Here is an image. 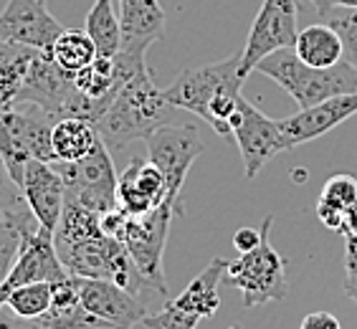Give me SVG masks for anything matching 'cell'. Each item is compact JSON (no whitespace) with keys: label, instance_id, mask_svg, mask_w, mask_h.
Here are the masks:
<instances>
[{"label":"cell","instance_id":"cell-1","mask_svg":"<svg viewBox=\"0 0 357 329\" xmlns=\"http://www.w3.org/2000/svg\"><path fill=\"white\" fill-rule=\"evenodd\" d=\"M175 112L178 107L165 96V89H158L150 69L142 66L122 84L94 127L109 150H122L135 139H144L162 124L180 122Z\"/></svg>","mask_w":357,"mask_h":329},{"label":"cell","instance_id":"cell-2","mask_svg":"<svg viewBox=\"0 0 357 329\" xmlns=\"http://www.w3.org/2000/svg\"><path fill=\"white\" fill-rule=\"evenodd\" d=\"M259 74L268 76L276 82L296 102L299 109L314 107V104L332 99L337 94H350L357 91V71L350 61H340L327 69H317L304 63L296 56L294 48H279L274 54L256 63Z\"/></svg>","mask_w":357,"mask_h":329},{"label":"cell","instance_id":"cell-3","mask_svg":"<svg viewBox=\"0 0 357 329\" xmlns=\"http://www.w3.org/2000/svg\"><path fill=\"white\" fill-rule=\"evenodd\" d=\"M13 104H38L51 117H82L94 124L104 109L94 99L84 96L74 82V74L61 69L48 51H38L28 66L23 86Z\"/></svg>","mask_w":357,"mask_h":329},{"label":"cell","instance_id":"cell-4","mask_svg":"<svg viewBox=\"0 0 357 329\" xmlns=\"http://www.w3.org/2000/svg\"><path fill=\"white\" fill-rule=\"evenodd\" d=\"M10 104L0 112V158L8 178L21 188L23 172L31 160L54 162V132L56 117H51L38 104Z\"/></svg>","mask_w":357,"mask_h":329},{"label":"cell","instance_id":"cell-5","mask_svg":"<svg viewBox=\"0 0 357 329\" xmlns=\"http://www.w3.org/2000/svg\"><path fill=\"white\" fill-rule=\"evenodd\" d=\"M271 223H274V215H266L261 223V243L248 254H238V259L228 263V271L223 276L228 286L241 291L246 309L266 302H282L289 296L287 261L268 243Z\"/></svg>","mask_w":357,"mask_h":329},{"label":"cell","instance_id":"cell-6","mask_svg":"<svg viewBox=\"0 0 357 329\" xmlns=\"http://www.w3.org/2000/svg\"><path fill=\"white\" fill-rule=\"evenodd\" d=\"M175 213H178V203H162L142 215H130L124 223L122 238H119L124 248L130 251L132 261L137 263L139 274L150 282V286L160 296L167 294L162 256H165L170 220Z\"/></svg>","mask_w":357,"mask_h":329},{"label":"cell","instance_id":"cell-7","mask_svg":"<svg viewBox=\"0 0 357 329\" xmlns=\"http://www.w3.org/2000/svg\"><path fill=\"white\" fill-rule=\"evenodd\" d=\"M54 167L59 170L66 188V200H76L82 206L91 208L96 213H107L117 208V170L112 162V152L107 144H99L89 158L63 162L54 160Z\"/></svg>","mask_w":357,"mask_h":329},{"label":"cell","instance_id":"cell-8","mask_svg":"<svg viewBox=\"0 0 357 329\" xmlns=\"http://www.w3.org/2000/svg\"><path fill=\"white\" fill-rule=\"evenodd\" d=\"M144 144H147V160L158 164V170L167 183V200L178 203L188 172L203 152L198 127L185 122L162 124L144 137Z\"/></svg>","mask_w":357,"mask_h":329},{"label":"cell","instance_id":"cell-9","mask_svg":"<svg viewBox=\"0 0 357 329\" xmlns=\"http://www.w3.org/2000/svg\"><path fill=\"white\" fill-rule=\"evenodd\" d=\"M296 18H299V0H264L251 23L246 46L241 51L238 74L243 82L256 69V63L268 54L279 48H294L299 36Z\"/></svg>","mask_w":357,"mask_h":329},{"label":"cell","instance_id":"cell-10","mask_svg":"<svg viewBox=\"0 0 357 329\" xmlns=\"http://www.w3.org/2000/svg\"><path fill=\"white\" fill-rule=\"evenodd\" d=\"M241 66V51L228 56L226 61H215L198 69H185L165 89V96L178 109L192 112L200 119H206L208 107L215 96L223 91H241L243 79L238 74Z\"/></svg>","mask_w":357,"mask_h":329},{"label":"cell","instance_id":"cell-11","mask_svg":"<svg viewBox=\"0 0 357 329\" xmlns=\"http://www.w3.org/2000/svg\"><path fill=\"white\" fill-rule=\"evenodd\" d=\"M234 137L238 142L243 172L248 180H254L279 152H287L279 122L256 109L246 96H241V122L234 130Z\"/></svg>","mask_w":357,"mask_h":329},{"label":"cell","instance_id":"cell-12","mask_svg":"<svg viewBox=\"0 0 357 329\" xmlns=\"http://www.w3.org/2000/svg\"><path fill=\"white\" fill-rule=\"evenodd\" d=\"M69 271L63 268L61 259L56 254L54 246V231L48 228H36L33 234H28L21 246V254L15 259L10 274L3 284H0V304L6 302V296L13 291L15 286L33 282H61L66 279Z\"/></svg>","mask_w":357,"mask_h":329},{"label":"cell","instance_id":"cell-13","mask_svg":"<svg viewBox=\"0 0 357 329\" xmlns=\"http://www.w3.org/2000/svg\"><path fill=\"white\" fill-rule=\"evenodd\" d=\"M63 26L46 10L41 0H8L0 13V41L51 51Z\"/></svg>","mask_w":357,"mask_h":329},{"label":"cell","instance_id":"cell-14","mask_svg":"<svg viewBox=\"0 0 357 329\" xmlns=\"http://www.w3.org/2000/svg\"><path fill=\"white\" fill-rule=\"evenodd\" d=\"M76 284L84 307L99 319L109 322L114 329H135L147 316L142 296L132 294L119 284L104 279H82V276H76Z\"/></svg>","mask_w":357,"mask_h":329},{"label":"cell","instance_id":"cell-15","mask_svg":"<svg viewBox=\"0 0 357 329\" xmlns=\"http://www.w3.org/2000/svg\"><path fill=\"white\" fill-rule=\"evenodd\" d=\"M355 114H357V91H350V94H337L332 99H324V102L314 104V107L299 109L291 117L282 119L279 130H282L287 150H291L296 144L322 137L330 130H335L337 124L347 122Z\"/></svg>","mask_w":357,"mask_h":329},{"label":"cell","instance_id":"cell-16","mask_svg":"<svg viewBox=\"0 0 357 329\" xmlns=\"http://www.w3.org/2000/svg\"><path fill=\"white\" fill-rule=\"evenodd\" d=\"M41 228L26 195L8 178L0 190V284L6 282L28 234Z\"/></svg>","mask_w":357,"mask_h":329},{"label":"cell","instance_id":"cell-17","mask_svg":"<svg viewBox=\"0 0 357 329\" xmlns=\"http://www.w3.org/2000/svg\"><path fill=\"white\" fill-rule=\"evenodd\" d=\"M21 192L26 195L28 206L36 213V218L43 228L56 231L61 220L63 206H66V188L54 167V162L46 160H31L23 172Z\"/></svg>","mask_w":357,"mask_h":329},{"label":"cell","instance_id":"cell-18","mask_svg":"<svg viewBox=\"0 0 357 329\" xmlns=\"http://www.w3.org/2000/svg\"><path fill=\"white\" fill-rule=\"evenodd\" d=\"M122 51L139 54L165 36V10L160 0H119Z\"/></svg>","mask_w":357,"mask_h":329},{"label":"cell","instance_id":"cell-19","mask_svg":"<svg viewBox=\"0 0 357 329\" xmlns=\"http://www.w3.org/2000/svg\"><path fill=\"white\" fill-rule=\"evenodd\" d=\"M228 263H231V261L215 256V259L203 268V274L195 276V279L180 291V296H175L170 302L178 309H183V312L198 314L200 319H213L220 309L218 286H220V279H223L228 271Z\"/></svg>","mask_w":357,"mask_h":329},{"label":"cell","instance_id":"cell-20","mask_svg":"<svg viewBox=\"0 0 357 329\" xmlns=\"http://www.w3.org/2000/svg\"><path fill=\"white\" fill-rule=\"evenodd\" d=\"M102 142L104 139L99 137L94 124L82 117L56 119L54 132H51L54 160H63V162H76V160L89 158Z\"/></svg>","mask_w":357,"mask_h":329},{"label":"cell","instance_id":"cell-21","mask_svg":"<svg viewBox=\"0 0 357 329\" xmlns=\"http://www.w3.org/2000/svg\"><path fill=\"white\" fill-rule=\"evenodd\" d=\"M294 51L304 63L317 66V69L335 66V63H340L344 59L342 38H340L335 28L327 26L324 21L302 28L299 36H296Z\"/></svg>","mask_w":357,"mask_h":329},{"label":"cell","instance_id":"cell-22","mask_svg":"<svg viewBox=\"0 0 357 329\" xmlns=\"http://www.w3.org/2000/svg\"><path fill=\"white\" fill-rule=\"evenodd\" d=\"M74 82L79 86L84 96L94 99L104 112L112 104V99L117 96V91L122 89V79L117 74V66H114V56H99L91 63H86L84 69H79L74 74Z\"/></svg>","mask_w":357,"mask_h":329},{"label":"cell","instance_id":"cell-23","mask_svg":"<svg viewBox=\"0 0 357 329\" xmlns=\"http://www.w3.org/2000/svg\"><path fill=\"white\" fill-rule=\"evenodd\" d=\"M38 48L0 41V112L15 102Z\"/></svg>","mask_w":357,"mask_h":329},{"label":"cell","instance_id":"cell-24","mask_svg":"<svg viewBox=\"0 0 357 329\" xmlns=\"http://www.w3.org/2000/svg\"><path fill=\"white\" fill-rule=\"evenodd\" d=\"M84 31L94 41L99 56H117L122 51V26H119L117 10L112 0H94L91 10L86 13Z\"/></svg>","mask_w":357,"mask_h":329},{"label":"cell","instance_id":"cell-25","mask_svg":"<svg viewBox=\"0 0 357 329\" xmlns=\"http://www.w3.org/2000/svg\"><path fill=\"white\" fill-rule=\"evenodd\" d=\"M48 54L54 56V61L59 63L61 69L76 74V71L84 69L86 63H91L96 59V46H94V41L89 38L86 31L63 28Z\"/></svg>","mask_w":357,"mask_h":329},{"label":"cell","instance_id":"cell-26","mask_svg":"<svg viewBox=\"0 0 357 329\" xmlns=\"http://www.w3.org/2000/svg\"><path fill=\"white\" fill-rule=\"evenodd\" d=\"M54 302V284L51 282H33L15 286L10 294L6 296V307L13 314L23 316V319H38L51 309Z\"/></svg>","mask_w":357,"mask_h":329},{"label":"cell","instance_id":"cell-27","mask_svg":"<svg viewBox=\"0 0 357 329\" xmlns=\"http://www.w3.org/2000/svg\"><path fill=\"white\" fill-rule=\"evenodd\" d=\"M43 329H114L109 322L99 319L84 307L82 299L66 307H51L43 316H38Z\"/></svg>","mask_w":357,"mask_h":329},{"label":"cell","instance_id":"cell-28","mask_svg":"<svg viewBox=\"0 0 357 329\" xmlns=\"http://www.w3.org/2000/svg\"><path fill=\"white\" fill-rule=\"evenodd\" d=\"M319 21H324L340 33L344 61H350L357 71V8H330L319 13Z\"/></svg>","mask_w":357,"mask_h":329},{"label":"cell","instance_id":"cell-29","mask_svg":"<svg viewBox=\"0 0 357 329\" xmlns=\"http://www.w3.org/2000/svg\"><path fill=\"white\" fill-rule=\"evenodd\" d=\"M319 200H324V203H330V206L347 213L357 203V178H352L347 172L332 175V178L324 183Z\"/></svg>","mask_w":357,"mask_h":329},{"label":"cell","instance_id":"cell-30","mask_svg":"<svg viewBox=\"0 0 357 329\" xmlns=\"http://www.w3.org/2000/svg\"><path fill=\"white\" fill-rule=\"evenodd\" d=\"M200 322L198 314H190V312H183L175 304L167 299L165 307L155 312V314H147L142 319L144 329H195Z\"/></svg>","mask_w":357,"mask_h":329},{"label":"cell","instance_id":"cell-31","mask_svg":"<svg viewBox=\"0 0 357 329\" xmlns=\"http://www.w3.org/2000/svg\"><path fill=\"white\" fill-rule=\"evenodd\" d=\"M344 236V282L342 291L350 299L357 296V236L350 231H342Z\"/></svg>","mask_w":357,"mask_h":329},{"label":"cell","instance_id":"cell-32","mask_svg":"<svg viewBox=\"0 0 357 329\" xmlns=\"http://www.w3.org/2000/svg\"><path fill=\"white\" fill-rule=\"evenodd\" d=\"M317 218L322 220V226H327L330 231H342L344 228V211L324 203V200H317Z\"/></svg>","mask_w":357,"mask_h":329},{"label":"cell","instance_id":"cell-33","mask_svg":"<svg viewBox=\"0 0 357 329\" xmlns=\"http://www.w3.org/2000/svg\"><path fill=\"white\" fill-rule=\"evenodd\" d=\"M261 228H238L234 234V248L238 254H248V251H254L261 243Z\"/></svg>","mask_w":357,"mask_h":329},{"label":"cell","instance_id":"cell-34","mask_svg":"<svg viewBox=\"0 0 357 329\" xmlns=\"http://www.w3.org/2000/svg\"><path fill=\"white\" fill-rule=\"evenodd\" d=\"M299 329H342V324L330 312H312L302 319Z\"/></svg>","mask_w":357,"mask_h":329},{"label":"cell","instance_id":"cell-35","mask_svg":"<svg viewBox=\"0 0 357 329\" xmlns=\"http://www.w3.org/2000/svg\"><path fill=\"white\" fill-rule=\"evenodd\" d=\"M317 8V15L330 10V8H357V0H312Z\"/></svg>","mask_w":357,"mask_h":329},{"label":"cell","instance_id":"cell-36","mask_svg":"<svg viewBox=\"0 0 357 329\" xmlns=\"http://www.w3.org/2000/svg\"><path fill=\"white\" fill-rule=\"evenodd\" d=\"M342 231H350V234L357 236V203L350 208V211L344 213V228Z\"/></svg>","mask_w":357,"mask_h":329},{"label":"cell","instance_id":"cell-37","mask_svg":"<svg viewBox=\"0 0 357 329\" xmlns=\"http://www.w3.org/2000/svg\"><path fill=\"white\" fill-rule=\"evenodd\" d=\"M6 175H8V172H6V164H3V158H0V190H3V185H6Z\"/></svg>","mask_w":357,"mask_h":329},{"label":"cell","instance_id":"cell-38","mask_svg":"<svg viewBox=\"0 0 357 329\" xmlns=\"http://www.w3.org/2000/svg\"><path fill=\"white\" fill-rule=\"evenodd\" d=\"M231 329H243V327H231Z\"/></svg>","mask_w":357,"mask_h":329},{"label":"cell","instance_id":"cell-39","mask_svg":"<svg viewBox=\"0 0 357 329\" xmlns=\"http://www.w3.org/2000/svg\"><path fill=\"white\" fill-rule=\"evenodd\" d=\"M352 302H355V304H357V296H355V299H352Z\"/></svg>","mask_w":357,"mask_h":329},{"label":"cell","instance_id":"cell-40","mask_svg":"<svg viewBox=\"0 0 357 329\" xmlns=\"http://www.w3.org/2000/svg\"><path fill=\"white\" fill-rule=\"evenodd\" d=\"M41 3H46V0H41Z\"/></svg>","mask_w":357,"mask_h":329}]
</instances>
